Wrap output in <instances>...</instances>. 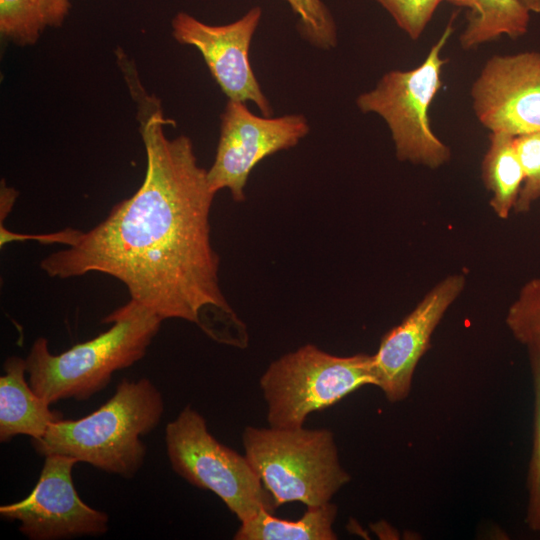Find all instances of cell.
<instances>
[{
    "instance_id": "1",
    "label": "cell",
    "mask_w": 540,
    "mask_h": 540,
    "mask_svg": "<svg viewBox=\"0 0 540 540\" xmlns=\"http://www.w3.org/2000/svg\"><path fill=\"white\" fill-rule=\"evenodd\" d=\"M136 104L146 152L138 190L78 241L40 262L52 278L91 272L123 283L132 300L162 320L181 319L212 339L244 348L246 325L226 299L219 280L220 258L211 241L215 193L189 137L170 139L160 100L148 94L134 65L122 71Z\"/></svg>"
},
{
    "instance_id": "2",
    "label": "cell",
    "mask_w": 540,
    "mask_h": 540,
    "mask_svg": "<svg viewBox=\"0 0 540 540\" xmlns=\"http://www.w3.org/2000/svg\"><path fill=\"white\" fill-rule=\"evenodd\" d=\"M163 412L162 394L150 379H122L97 410L80 419L52 423L43 437L32 439V445L43 457H71L130 479L146 456L141 437L158 426Z\"/></svg>"
},
{
    "instance_id": "3",
    "label": "cell",
    "mask_w": 540,
    "mask_h": 540,
    "mask_svg": "<svg viewBox=\"0 0 540 540\" xmlns=\"http://www.w3.org/2000/svg\"><path fill=\"white\" fill-rule=\"evenodd\" d=\"M162 321L130 299L103 319L112 323L108 330L58 355L49 351L46 338L39 337L26 357L28 382L50 405L64 399L88 400L110 383L114 372L145 356Z\"/></svg>"
},
{
    "instance_id": "4",
    "label": "cell",
    "mask_w": 540,
    "mask_h": 540,
    "mask_svg": "<svg viewBox=\"0 0 540 540\" xmlns=\"http://www.w3.org/2000/svg\"><path fill=\"white\" fill-rule=\"evenodd\" d=\"M242 445L275 507L330 502L351 480L340 462L334 433L326 428L247 426Z\"/></svg>"
},
{
    "instance_id": "5",
    "label": "cell",
    "mask_w": 540,
    "mask_h": 540,
    "mask_svg": "<svg viewBox=\"0 0 540 540\" xmlns=\"http://www.w3.org/2000/svg\"><path fill=\"white\" fill-rule=\"evenodd\" d=\"M366 385L375 386L372 355L330 354L305 344L272 361L260 377L268 425L298 428Z\"/></svg>"
},
{
    "instance_id": "6",
    "label": "cell",
    "mask_w": 540,
    "mask_h": 540,
    "mask_svg": "<svg viewBox=\"0 0 540 540\" xmlns=\"http://www.w3.org/2000/svg\"><path fill=\"white\" fill-rule=\"evenodd\" d=\"M454 17L418 67L387 72L375 88L356 99L360 111L386 122L400 161L436 169L451 158L450 148L431 129L428 110L443 85L442 67L448 59L441 51L453 32Z\"/></svg>"
},
{
    "instance_id": "7",
    "label": "cell",
    "mask_w": 540,
    "mask_h": 540,
    "mask_svg": "<svg viewBox=\"0 0 540 540\" xmlns=\"http://www.w3.org/2000/svg\"><path fill=\"white\" fill-rule=\"evenodd\" d=\"M166 452L173 471L191 485L213 492L240 522L274 502L247 457L220 443L191 405L165 428Z\"/></svg>"
},
{
    "instance_id": "8",
    "label": "cell",
    "mask_w": 540,
    "mask_h": 540,
    "mask_svg": "<svg viewBox=\"0 0 540 540\" xmlns=\"http://www.w3.org/2000/svg\"><path fill=\"white\" fill-rule=\"evenodd\" d=\"M310 131L302 114L257 116L245 102L229 100L221 114L214 162L207 170L210 189H228L236 202L246 199L245 187L255 166L266 157L295 147Z\"/></svg>"
},
{
    "instance_id": "9",
    "label": "cell",
    "mask_w": 540,
    "mask_h": 540,
    "mask_svg": "<svg viewBox=\"0 0 540 540\" xmlns=\"http://www.w3.org/2000/svg\"><path fill=\"white\" fill-rule=\"evenodd\" d=\"M78 461L47 455L37 484L23 500L0 507V515L18 521L19 530L32 540L100 536L108 531L109 516L84 503L72 480Z\"/></svg>"
},
{
    "instance_id": "10",
    "label": "cell",
    "mask_w": 540,
    "mask_h": 540,
    "mask_svg": "<svg viewBox=\"0 0 540 540\" xmlns=\"http://www.w3.org/2000/svg\"><path fill=\"white\" fill-rule=\"evenodd\" d=\"M262 10L251 8L240 19L226 25H209L185 12L171 21L172 35L182 45L194 46L229 100L253 102L263 116H273L249 61V48Z\"/></svg>"
},
{
    "instance_id": "11",
    "label": "cell",
    "mask_w": 540,
    "mask_h": 540,
    "mask_svg": "<svg viewBox=\"0 0 540 540\" xmlns=\"http://www.w3.org/2000/svg\"><path fill=\"white\" fill-rule=\"evenodd\" d=\"M470 95L478 121L490 132L540 131V52L492 56Z\"/></svg>"
},
{
    "instance_id": "12",
    "label": "cell",
    "mask_w": 540,
    "mask_h": 540,
    "mask_svg": "<svg viewBox=\"0 0 540 540\" xmlns=\"http://www.w3.org/2000/svg\"><path fill=\"white\" fill-rule=\"evenodd\" d=\"M466 284L463 274L438 282L416 307L381 339L372 355L375 386L389 402L405 400L418 362L428 350L431 337L443 316Z\"/></svg>"
},
{
    "instance_id": "13",
    "label": "cell",
    "mask_w": 540,
    "mask_h": 540,
    "mask_svg": "<svg viewBox=\"0 0 540 540\" xmlns=\"http://www.w3.org/2000/svg\"><path fill=\"white\" fill-rule=\"evenodd\" d=\"M0 377V442L17 435L40 439L49 426L63 419L60 412L40 398L25 380L26 359L8 357Z\"/></svg>"
},
{
    "instance_id": "14",
    "label": "cell",
    "mask_w": 540,
    "mask_h": 540,
    "mask_svg": "<svg viewBox=\"0 0 540 540\" xmlns=\"http://www.w3.org/2000/svg\"><path fill=\"white\" fill-rule=\"evenodd\" d=\"M263 509L244 522L234 534L235 540H335L333 525L337 506L330 502L308 506L297 520L275 517Z\"/></svg>"
},
{
    "instance_id": "15",
    "label": "cell",
    "mask_w": 540,
    "mask_h": 540,
    "mask_svg": "<svg viewBox=\"0 0 540 540\" xmlns=\"http://www.w3.org/2000/svg\"><path fill=\"white\" fill-rule=\"evenodd\" d=\"M514 135L490 132L489 147L482 161V179L491 193L490 206L501 219L515 208L524 173L516 150Z\"/></svg>"
},
{
    "instance_id": "16",
    "label": "cell",
    "mask_w": 540,
    "mask_h": 540,
    "mask_svg": "<svg viewBox=\"0 0 540 540\" xmlns=\"http://www.w3.org/2000/svg\"><path fill=\"white\" fill-rule=\"evenodd\" d=\"M469 8L467 25L459 37L465 50L502 35L516 39L528 31L530 11L520 0H464Z\"/></svg>"
},
{
    "instance_id": "17",
    "label": "cell",
    "mask_w": 540,
    "mask_h": 540,
    "mask_svg": "<svg viewBox=\"0 0 540 540\" xmlns=\"http://www.w3.org/2000/svg\"><path fill=\"white\" fill-rule=\"evenodd\" d=\"M70 0H0L2 37L19 46L35 44L47 28L63 24Z\"/></svg>"
},
{
    "instance_id": "18",
    "label": "cell",
    "mask_w": 540,
    "mask_h": 540,
    "mask_svg": "<svg viewBox=\"0 0 540 540\" xmlns=\"http://www.w3.org/2000/svg\"><path fill=\"white\" fill-rule=\"evenodd\" d=\"M533 381V437L527 471V508L525 523L534 532H540V350L527 348Z\"/></svg>"
},
{
    "instance_id": "19",
    "label": "cell",
    "mask_w": 540,
    "mask_h": 540,
    "mask_svg": "<svg viewBox=\"0 0 540 540\" xmlns=\"http://www.w3.org/2000/svg\"><path fill=\"white\" fill-rule=\"evenodd\" d=\"M505 323L518 342L540 350V277L521 287L507 311Z\"/></svg>"
},
{
    "instance_id": "20",
    "label": "cell",
    "mask_w": 540,
    "mask_h": 540,
    "mask_svg": "<svg viewBox=\"0 0 540 540\" xmlns=\"http://www.w3.org/2000/svg\"><path fill=\"white\" fill-rule=\"evenodd\" d=\"M298 16L297 29L309 44L330 50L337 44V27L322 0H285Z\"/></svg>"
},
{
    "instance_id": "21",
    "label": "cell",
    "mask_w": 540,
    "mask_h": 540,
    "mask_svg": "<svg viewBox=\"0 0 540 540\" xmlns=\"http://www.w3.org/2000/svg\"><path fill=\"white\" fill-rule=\"evenodd\" d=\"M524 182L514 211L525 213L540 198V131L515 137Z\"/></svg>"
},
{
    "instance_id": "22",
    "label": "cell",
    "mask_w": 540,
    "mask_h": 540,
    "mask_svg": "<svg viewBox=\"0 0 540 540\" xmlns=\"http://www.w3.org/2000/svg\"><path fill=\"white\" fill-rule=\"evenodd\" d=\"M393 18L397 26L412 40H417L424 32L437 7L449 2L463 7L464 0H374Z\"/></svg>"
},
{
    "instance_id": "23",
    "label": "cell",
    "mask_w": 540,
    "mask_h": 540,
    "mask_svg": "<svg viewBox=\"0 0 540 540\" xmlns=\"http://www.w3.org/2000/svg\"><path fill=\"white\" fill-rule=\"evenodd\" d=\"M82 234L81 230L66 228L61 231L46 233V234H20L9 231L6 227L3 226V223H0V245L3 247L7 243L14 241H24V240H35L41 244H62L66 247L74 245L80 235Z\"/></svg>"
},
{
    "instance_id": "24",
    "label": "cell",
    "mask_w": 540,
    "mask_h": 540,
    "mask_svg": "<svg viewBox=\"0 0 540 540\" xmlns=\"http://www.w3.org/2000/svg\"><path fill=\"white\" fill-rule=\"evenodd\" d=\"M17 197V192L6 185L5 181L1 182V203H0V223L3 222L14 205Z\"/></svg>"
},
{
    "instance_id": "25",
    "label": "cell",
    "mask_w": 540,
    "mask_h": 540,
    "mask_svg": "<svg viewBox=\"0 0 540 540\" xmlns=\"http://www.w3.org/2000/svg\"><path fill=\"white\" fill-rule=\"evenodd\" d=\"M524 6L530 11L540 13V0H520Z\"/></svg>"
}]
</instances>
